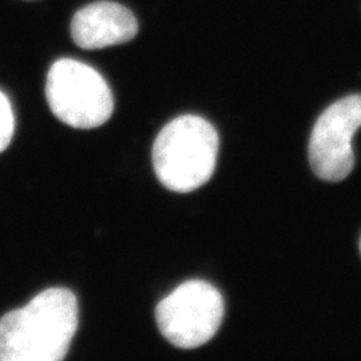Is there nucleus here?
<instances>
[{"instance_id": "f257e3e1", "label": "nucleus", "mask_w": 361, "mask_h": 361, "mask_svg": "<svg viewBox=\"0 0 361 361\" xmlns=\"http://www.w3.org/2000/svg\"><path fill=\"white\" fill-rule=\"evenodd\" d=\"M75 295L50 288L0 319V361H61L78 329Z\"/></svg>"}, {"instance_id": "6e6552de", "label": "nucleus", "mask_w": 361, "mask_h": 361, "mask_svg": "<svg viewBox=\"0 0 361 361\" xmlns=\"http://www.w3.org/2000/svg\"><path fill=\"white\" fill-rule=\"evenodd\" d=\"M360 250H361V240H360Z\"/></svg>"}, {"instance_id": "39448f33", "label": "nucleus", "mask_w": 361, "mask_h": 361, "mask_svg": "<svg viewBox=\"0 0 361 361\" xmlns=\"http://www.w3.org/2000/svg\"><path fill=\"white\" fill-rule=\"evenodd\" d=\"M361 128V95L331 104L319 116L310 142V166L324 180H345L355 166L352 140Z\"/></svg>"}, {"instance_id": "423d86ee", "label": "nucleus", "mask_w": 361, "mask_h": 361, "mask_svg": "<svg viewBox=\"0 0 361 361\" xmlns=\"http://www.w3.org/2000/svg\"><path fill=\"white\" fill-rule=\"evenodd\" d=\"M138 32L137 19L114 1H95L79 10L71 20V37L78 47L98 50L130 42Z\"/></svg>"}, {"instance_id": "f03ea898", "label": "nucleus", "mask_w": 361, "mask_h": 361, "mask_svg": "<svg viewBox=\"0 0 361 361\" xmlns=\"http://www.w3.org/2000/svg\"><path fill=\"white\" fill-rule=\"evenodd\" d=\"M219 146V134L207 119L178 116L169 122L155 138V174L171 192H193L213 176Z\"/></svg>"}, {"instance_id": "0eeeda50", "label": "nucleus", "mask_w": 361, "mask_h": 361, "mask_svg": "<svg viewBox=\"0 0 361 361\" xmlns=\"http://www.w3.org/2000/svg\"><path fill=\"white\" fill-rule=\"evenodd\" d=\"M15 116L13 106L7 95L0 91V153L4 152L13 141Z\"/></svg>"}, {"instance_id": "7ed1b4c3", "label": "nucleus", "mask_w": 361, "mask_h": 361, "mask_svg": "<svg viewBox=\"0 0 361 361\" xmlns=\"http://www.w3.org/2000/svg\"><path fill=\"white\" fill-rule=\"evenodd\" d=\"M46 97L54 116L74 129H95L114 111V98L104 78L75 59H59L51 66Z\"/></svg>"}, {"instance_id": "20e7f679", "label": "nucleus", "mask_w": 361, "mask_h": 361, "mask_svg": "<svg viewBox=\"0 0 361 361\" xmlns=\"http://www.w3.org/2000/svg\"><path fill=\"white\" fill-rule=\"evenodd\" d=\"M225 304L219 290L202 280L180 284L155 310L161 334L173 345L198 348L219 332Z\"/></svg>"}]
</instances>
